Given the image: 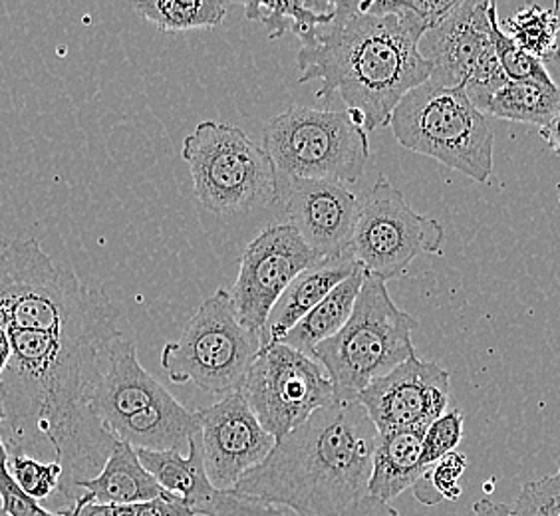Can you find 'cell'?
Returning a JSON list of instances; mask_svg holds the SVG:
<instances>
[{"instance_id":"6da1fadb","label":"cell","mask_w":560,"mask_h":516,"mask_svg":"<svg viewBox=\"0 0 560 516\" xmlns=\"http://www.w3.org/2000/svg\"><path fill=\"white\" fill-rule=\"evenodd\" d=\"M124 333L121 324L84 332H11V360L0 376L4 423L16 445L31 437L52 445L68 508L80 499L78 484L104 469L118 442L90 408V396Z\"/></svg>"},{"instance_id":"7a4b0ae2","label":"cell","mask_w":560,"mask_h":516,"mask_svg":"<svg viewBox=\"0 0 560 516\" xmlns=\"http://www.w3.org/2000/svg\"><path fill=\"white\" fill-rule=\"evenodd\" d=\"M299 84L320 80V99L338 94L364 131L388 128L394 109L431 78L420 55L428 26L408 0L330 2V21L299 26Z\"/></svg>"},{"instance_id":"3957f363","label":"cell","mask_w":560,"mask_h":516,"mask_svg":"<svg viewBox=\"0 0 560 516\" xmlns=\"http://www.w3.org/2000/svg\"><path fill=\"white\" fill-rule=\"evenodd\" d=\"M376 425L358 401L316 409L233 491L296 516H399L370 495Z\"/></svg>"},{"instance_id":"277c9868","label":"cell","mask_w":560,"mask_h":516,"mask_svg":"<svg viewBox=\"0 0 560 516\" xmlns=\"http://www.w3.org/2000/svg\"><path fill=\"white\" fill-rule=\"evenodd\" d=\"M0 318L11 332H84L121 324L102 291L62 269L36 238L0 235Z\"/></svg>"},{"instance_id":"5b68a950","label":"cell","mask_w":560,"mask_h":516,"mask_svg":"<svg viewBox=\"0 0 560 516\" xmlns=\"http://www.w3.org/2000/svg\"><path fill=\"white\" fill-rule=\"evenodd\" d=\"M416 328L418 320L399 310L386 282L366 272L350 320L314 350V360L332 379L336 399L355 401L374 379L418 355L411 342Z\"/></svg>"},{"instance_id":"8992f818","label":"cell","mask_w":560,"mask_h":516,"mask_svg":"<svg viewBox=\"0 0 560 516\" xmlns=\"http://www.w3.org/2000/svg\"><path fill=\"white\" fill-rule=\"evenodd\" d=\"M389 128L401 148L464 173L477 184H487L493 175V129L464 87L423 82L399 102Z\"/></svg>"},{"instance_id":"52a82bcc","label":"cell","mask_w":560,"mask_h":516,"mask_svg":"<svg viewBox=\"0 0 560 516\" xmlns=\"http://www.w3.org/2000/svg\"><path fill=\"white\" fill-rule=\"evenodd\" d=\"M195 195L215 215L259 211L279 201V175L265 145L237 126L201 121L184 140Z\"/></svg>"},{"instance_id":"ba28073f","label":"cell","mask_w":560,"mask_h":516,"mask_svg":"<svg viewBox=\"0 0 560 516\" xmlns=\"http://www.w3.org/2000/svg\"><path fill=\"white\" fill-rule=\"evenodd\" d=\"M262 138L279 181L355 184L370 160L368 133L348 109L292 106L270 119Z\"/></svg>"},{"instance_id":"9c48e42d","label":"cell","mask_w":560,"mask_h":516,"mask_svg":"<svg viewBox=\"0 0 560 516\" xmlns=\"http://www.w3.org/2000/svg\"><path fill=\"white\" fill-rule=\"evenodd\" d=\"M260 350V333L238 320L231 294L219 289L185 326L179 340L163 345L162 366L172 384H194L226 398L243 391Z\"/></svg>"},{"instance_id":"30bf717a","label":"cell","mask_w":560,"mask_h":516,"mask_svg":"<svg viewBox=\"0 0 560 516\" xmlns=\"http://www.w3.org/2000/svg\"><path fill=\"white\" fill-rule=\"evenodd\" d=\"M442 223L411 209L404 194L384 175L362 201L352 241L355 262L376 279H396L420 255L442 253Z\"/></svg>"},{"instance_id":"8fae6325","label":"cell","mask_w":560,"mask_h":516,"mask_svg":"<svg viewBox=\"0 0 560 516\" xmlns=\"http://www.w3.org/2000/svg\"><path fill=\"white\" fill-rule=\"evenodd\" d=\"M243 396L277 442L316 409L335 403L332 379L316 360L284 344L262 345L248 370Z\"/></svg>"},{"instance_id":"7c38bea8","label":"cell","mask_w":560,"mask_h":516,"mask_svg":"<svg viewBox=\"0 0 560 516\" xmlns=\"http://www.w3.org/2000/svg\"><path fill=\"white\" fill-rule=\"evenodd\" d=\"M489 2L462 0L438 26L421 36L420 55L431 64V82L464 87L477 108L487 104L506 84L491 40Z\"/></svg>"},{"instance_id":"4fadbf2b","label":"cell","mask_w":560,"mask_h":516,"mask_svg":"<svg viewBox=\"0 0 560 516\" xmlns=\"http://www.w3.org/2000/svg\"><path fill=\"white\" fill-rule=\"evenodd\" d=\"M320 260L291 225L279 223L262 228L243 250L237 280L229 292L238 320L248 330L262 332L280 294L301 272Z\"/></svg>"},{"instance_id":"5bb4252c","label":"cell","mask_w":560,"mask_h":516,"mask_svg":"<svg viewBox=\"0 0 560 516\" xmlns=\"http://www.w3.org/2000/svg\"><path fill=\"white\" fill-rule=\"evenodd\" d=\"M452 376L435 362L418 355L374 379L355 401L366 409L377 433L420 427L428 430L450 408Z\"/></svg>"},{"instance_id":"9a60e30c","label":"cell","mask_w":560,"mask_h":516,"mask_svg":"<svg viewBox=\"0 0 560 516\" xmlns=\"http://www.w3.org/2000/svg\"><path fill=\"white\" fill-rule=\"evenodd\" d=\"M201 449L209 481L229 491L243 474L269 457L277 439L260 425L243 391L197 409Z\"/></svg>"},{"instance_id":"2e32d148","label":"cell","mask_w":560,"mask_h":516,"mask_svg":"<svg viewBox=\"0 0 560 516\" xmlns=\"http://www.w3.org/2000/svg\"><path fill=\"white\" fill-rule=\"evenodd\" d=\"M280 199L287 225L296 228L316 257L323 260L352 257L362 203L346 185L308 179L279 181Z\"/></svg>"},{"instance_id":"e0dca14e","label":"cell","mask_w":560,"mask_h":516,"mask_svg":"<svg viewBox=\"0 0 560 516\" xmlns=\"http://www.w3.org/2000/svg\"><path fill=\"white\" fill-rule=\"evenodd\" d=\"M141 465L150 471L165 493L184 501L195 516H284L277 506L259 499L223 491L209 481L199 435L189 443L187 455L179 452L136 449Z\"/></svg>"},{"instance_id":"ac0fdd59","label":"cell","mask_w":560,"mask_h":516,"mask_svg":"<svg viewBox=\"0 0 560 516\" xmlns=\"http://www.w3.org/2000/svg\"><path fill=\"white\" fill-rule=\"evenodd\" d=\"M167 394L170 391L143 370L138 360L136 338L126 332L112 345L108 364L92 389L90 408L106 430L112 431L119 421L150 408Z\"/></svg>"},{"instance_id":"d6986e66","label":"cell","mask_w":560,"mask_h":516,"mask_svg":"<svg viewBox=\"0 0 560 516\" xmlns=\"http://www.w3.org/2000/svg\"><path fill=\"white\" fill-rule=\"evenodd\" d=\"M358 269L360 265L354 257H346L340 260H320L311 269L301 272L289 284V289L280 294L275 308L270 310L267 326L260 332V348L279 344L318 302H323L340 282L350 279Z\"/></svg>"},{"instance_id":"ffe728a7","label":"cell","mask_w":560,"mask_h":516,"mask_svg":"<svg viewBox=\"0 0 560 516\" xmlns=\"http://www.w3.org/2000/svg\"><path fill=\"white\" fill-rule=\"evenodd\" d=\"M118 442L143 452H189V443L201 433L197 413L182 406L172 394L141 409L109 431Z\"/></svg>"},{"instance_id":"44dd1931","label":"cell","mask_w":560,"mask_h":516,"mask_svg":"<svg viewBox=\"0 0 560 516\" xmlns=\"http://www.w3.org/2000/svg\"><path fill=\"white\" fill-rule=\"evenodd\" d=\"M425 431L420 427L392 430L377 435L374 462L368 491L392 505L401 493L413 489L428 469L421 465V447Z\"/></svg>"},{"instance_id":"7402d4cb","label":"cell","mask_w":560,"mask_h":516,"mask_svg":"<svg viewBox=\"0 0 560 516\" xmlns=\"http://www.w3.org/2000/svg\"><path fill=\"white\" fill-rule=\"evenodd\" d=\"M78 491L100 505H140L165 493L141 465L138 452L126 442H116L104 469L94 479L78 484Z\"/></svg>"},{"instance_id":"603a6c76","label":"cell","mask_w":560,"mask_h":516,"mask_svg":"<svg viewBox=\"0 0 560 516\" xmlns=\"http://www.w3.org/2000/svg\"><path fill=\"white\" fill-rule=\"evenodd\" d=\"M364 277L366 272L360 267L350 279L340 282L335 291L330 292L323 302H318L313 310L280 340V344L294 348L296 352L314 360L316 345L336 336L350 320V316L354 313L355 301L364 284Z\"/></svg>"},{"instance_id":"cb8c5ba5","label":"cell","mask_w":560,"mask_h":516,"mask_svg":"<svg viewBox=\"0 0 560 516\" xmlns=\"http://www.w3.org/2000/svg\"><path fill=\"white\" fill-rule=\"evenodd\" d=\"M486 112L499 119L545 128L560 112V87L506 80L489 99Z\"/></svg>"},{"instance_id":"d4e9b609","label":"cell","mask_w":560,"mask_h":516,"mask_svg":"<svg viewBox=\"0 0 560 516\" xmlns=\"http://www.w3.org/2000/svg\"><path fill=\"white\" fill-rule=\"evenodd\" d=\"M229 7L225 0H148L133 4L141 19L163 33L217 28L225 21Z\"/></svg>"},{"instance_id":"484cf974","label":"cell","mask_w":560,"mask_h":516,"mask_svg":"<svg viewBox=\"0 0 560 516\" xmlns=\"http://www.w3.org/2000/svg\"><path fill=\"white\" fill-rule=\"evenodd\" d=\"M503 26H505L503 31L525 52L535 56L542 64L550 62V60H559V4L555 9H545L539 4H528L527 9L518 11Z\"/></svg>"},{"instance_id":"4316f807","label":"cell","mask_w":560,"mask_h":516,"mask_svg":"<svg viewBox=\"0 0 560 516\" xmlns=\"http://www.w3.org/2000/svg\"><path fill=\"white\" fill-rule=\"evenodd\" d=\"M243 7L248 21L260 22L269 33L270 40L280 38L299 26H320L330 21V11H313V7H308L304 0L245 2Z\"/></svg>"},{"instance_id":"83f0119b","label":"cell","mask_w":560,"mask_h":516,"mask_svg":"<svg viewBox=\"0 0 560 516\" xmlns=\"http://www.w3.org/2000/svg\"><path fill=\"white\" fill-rule=\"evenodd\" d=\"M489 22H491V40L495 46L497 60L503 70L506 80L511 82H535L542 86H555V80L550 78L549 70L537 60L535 56L525 52L509 34L503 31V24L499 22L495 2H489Z\"/></svg>"},{"instance_id":"f1b7e54d","label":"cell","mask_w":560,"mask_h":516,"mask_svg":"<svg viewBox=\"0 0 560 516\" xmlns=\"http://www.w3.org/2000/svg\"><path fill=\"white\" fill-rule=\"evenodd\" d=\"M467 469L464 453L453 452L442 461L435 462L411 489L416 499L423 505L433 506L442 501H457L462 496L459 481Z\"/></svg>"},{"instance_id":"f546056e","label":"cell","mask_w":560,"mask_h":516,"mask_svg":"<svg viewBox=\"0 0 560 516\" xmlns=\"http://www.w3.org/2000/svg\"><path fill=\"white\" fill-rule=\"evenodd\" d=\"M12 477L34 501H43L60 489L62 467L56 461H38L28 453H14L9 459Z\"/></svg>"},{"instance_id":"4dcf8cb0","label":"cell","mask_w":560,"mask_h":516,"mask_svg":"<svg viewBox=\"0 0 560 516\" xmlns=\"http://www.w3.org/2000/svg\"><path fill=\"white\" fill-rule=\"evenodd\" d=\"M2 425H4V409L0 406V511L7 516H74L70 508L60 513H50L38 505L33 496L26 495L14 481L9 467V449L2 439Z\"/></svg>"},{"instance_id":"1f68e13d","label":"cell","mask_w":560,"mask_h":516,"mask_svg":"<svg viewBox=\"0 0 560 516\" xmlns=\"http://www.w3.org/2000/svg\"><path fill=\"white\" fill-rule=\"evenodd\" d=\"M464 411L459 408L447 409L440 420L433 421L421 447V465L425 469L442 461L445 455L455 452L457 445L464 439Z\"/></svg>"},{"instance_id":"d6a6232c","label":"cell","mask_w":560,"mask_h":516,"mask_svg":"<svg viewBox=\"0 0 560 516\" xmlns=\"http://www.w3.org/2000/svg\"><path fill=\"white\" fill-rule=\"evenodd\" d=\"M513 511L517 516H560V469L523 484Z\"/></svg>"},{"instance_id":"836d02e7","label":"cell","mask_w":560,"mask_h":516,"mask_svg":"<svg viewBox=\"0 0 560 516\" xmlns=\"http://www.w3.org/2000/svg\"><path fill=\"white\" fill-rule=\"evenodd\" d=\"M136 515L138 516H195L182 499H177L170 493H163L162 496L136 505Z\"/></svg>"},{"instance_id":"e575fe53","label":"cell","mask_w":560,"mask_h":516,"mask_svg":"<svg viewBox=\"0 0 560 516\" xmlns=\"http://www.w3.org/2000/svg\"><path fill=\"white\" fill-rule=\"evenodd\" d=\"M513 515V505L505 503H495L491 499H481L474 505V516H511Z\"/></svg>"},{"instance_id":"d590c367","label":"cell","mask_w":560,"mask_h":516,"mask_svg":"<svg viewBox=\"0 0 560 516\" xmlns=\"http://www.w3.org/2000/svg\"><path fill=\"white\" fill-rule=\"evenodd\" d=\"M540 138L547 141L550 150L555 151L560 157V112L550 124L540 128Z\"/></svg>"},{"instance_id":"8d00e7d4","label":"cell","mask_w":560,"mask_h":516,"mask_svg":"<svg viewBox=\"0 0 560 516\" xmlns=\"http://www.w3.org/2000/svg\"><path fill=\"white\" fill-rule=\"evenodd\" d=\"M11 330H9V326L4 324V320L0 318V376H2L4 367L9 364V360H11Z\"/></svg>"},{"instance_id":"74e56055","label":"cell","mask_w":560,"mask_h":516,"mask_svg":"<svg viewBox=\"0 0 560 516\" xmlns=\"http://www.w3.org/2000/svg\"><path fill=\"white\" fill-rule=\"evenodd\" d=\"M112 516H138L136 515V505H114V515Z\"/></svg>"}]
</instances>
